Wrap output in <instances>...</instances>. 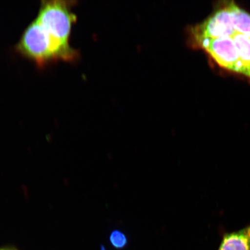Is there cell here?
I'll return each mask as SVG.
<instances>
[{"label": "cell", "mask_w": 250, "mask_h": 250, "mask_svg": "<svg viewBox=\"0 0 250 250\" xmlns=\"http://www.w3.org/2000/svg\"><path fill=\"white\" fill-rule=\"evenodd\" d=\"M74 4V1H43L36 20L62 49L77 58L78 52L70 45L71 28L76 21L71 11Z\"/></svg>", "instance_id": "obj_1"}, {"label": "cell", "mask_w": 250, "mask_h": 250, "mask_svg": "<svg viewBox=\"0 0 250 250\" xmlns=\"http://www.w3.org/2000/svg\"><path fill=\"white\" fill-rule=\"evenodd\" d=\"M109 241L111 245L117 250L124 249L128 243L126 234L118 229L112 231L109 236Z\"/></svg>", "instance_id": "obj_4"}, {"label": "cell", "mask_w": 250, "mask_h": 250, "mask_svg": "<svg viewBox=\"0 0 250 250\" xmlns=\"http://www.w3.org/2000/svg\"><path fill=\"white\" fill-rule=\"evenodd\" d=\"M0 250H19L13 246H6L4 248L0 249Z\"/></svg>", "instance_id": "obj_5"}, {"label": "cell", "mask_w": 250, "mask_h": 250, "mask_svg": "<svg viewBox=\"0 0 250 250\" xmlns=\"http://www.w3.org/2000/svg\"><path fill=\"white\" fill-rule=\"evenodd\" d=\"M101 250H107L105 249V248H104V246L103 245H101Z\"/></svg>", "instance_id": "obj_6"}, {"label": "cell", "mask_w": 250, "mask_h": 250, "mask_svg": "<svg viewBox=\"0 0 250 250\" xmlns=\"http://www.w3.org/2000/svg\"><path fill=\"white\" fill-rule=\"evenodd\" d=\"M18 51L42 66L57 61H74L76 59L62 49L36 20L24 31Z\"/></svg>", "instance_id": "obj_2"}, {"label": "cell", "mask_w": 250, "mask_h": 250, "mask_svg": "<svg viewBox=\"0 0 250 250\" xmlns=\"http://www.w3.org/2000/svg\"><path fill=\"white\" fill-rule=\"evenodd\" d=\"M218 250H250V224L225 234Z\"/></svg>", "instance_id": "obj_3"}]
</instances>
